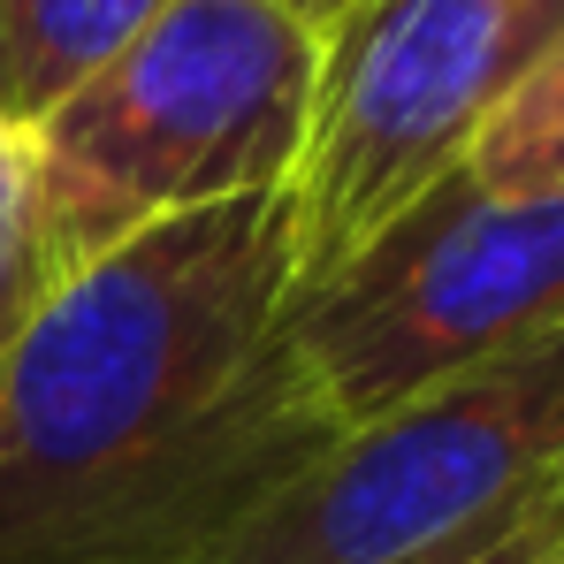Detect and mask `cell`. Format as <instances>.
<instances>
[{"label": "cell", "mask_w": 564, "mask_h": 564, "mask_svg": "<svg viewBox=\"0 0 564 564\" xmlns=\"http://www.w3.org/2000/svg\"><path fill=\"white\" fill-rule=\"evenodd\" d=\"M169 0H0V115L46 122Z\"/></svg>", "instance_id": "cell-6"}, {"label": "cell", "mask_w": 564, "mask_h": 564, "mask_svg": "<svg viewBox=\"0 0 564 564\" xmlns=\"http://www.w3.org/2000/svg\"><path fill=\"white\" fill-rule=\"evenodd\" d=\"M321 39L275 0H169L99 77L31 122L62 275L198 206L282 191Z\"/></svg>", "instance_id": "cell-2"}, {"label": "cell", "mask_w": 564, "mask_h": 564, "mask_svg": "<svg viewBox=\"0 0 564 564\" xmlns=\"http://www.w3.org/2000/svg\"><path fill=\"white\" fill-rule=\"evenodd\" d=\"M564 328V191L451 176L297 305V359L336 427Z\"/></svg>", "instance_id": "cell-5"}, {"label": "cell", "mask_w": 564, "mask_h": 564, "mask_svg": "<svg viewBox=\"0 0 564 564\" xmlns=\"http://www.w3.org/2000/svg\"><path fill=\"white\" fill-rule=\"evenodd\" d=\"M290 328V191L77 260L0 351V564H198L344 435Z\"/></svg>", "instance_id": "cell-1"}, {"label": "cell", "mask_w": 564, "mask_h": 564, "mask_svg": "<svg viewBox=\"0 0 564 564\" xmlns=\"http://www.w3.org/2000/svg\"><path fill=\"white\" fill-rule=\"evenodd\" d=\"M534 77H564V23H557V46H550V62H542Z\"/></svg>", "instance_id": "cell-11"}, {"label": "cell", "mask_w": 564, "mask_h": 564, "mask_svg": "<svg viewBox=\"0 0 564 564\" xmlns=\"http://www.w3.org/2000/svg\"><path fill=\"white\" fill-rule=\"evenodd\" d=\"M466 176L480 191H564V77H527L511 93L473 145Z\"/></svg>", "instance_id": "cell-8"}, {"label": "cell", "mask_w": 564, "mask_h": 564, "mask_svg": "<svg viewBox=\"0 0 564 564\" xmlns=\"http://www.w3.org/2000/svg\"><path fill=\"white\" fill-rule=\"evenodd\" d=\"M54 282H62V252L46 229L39 153H31V130L0 115V351L31 328Z\"/></svg>", "instance_id": "cell-7"}, {"label": "cell", "mask_w": 564, "mask_h": 564, "mask_svg": "<svg viewBox=\"0 0 564 564\" xmlns=\"http://www.w3.org/2000/svg\"><path fill=\"white\" fill-rule=\"evenodd\" d=\"M275 8H290V15H297V23L321 39L328 23H344V15H351V8H367V0H275Z\"/></svg>", "instance_id": "cell-10"}, {"label": "cell", "mask_w": 564, "mask_h": 564, "mask_svg": "<svg viewBox=\"0 0 564 564\" xmlns=\"http://www.w3.org/2000/svg\"><path fill=\"white\" fill-rule=\"evenodd\" d=\"M564 488V328L344 427L198 564H397Z\"/></svg>", "instance_id": "cell-4"}, {"label": "cell", "mask_w": 564, "mask_h": 564, "mask_svg": "<svg viewBox=\"0 0 564 564\" xmlns=\"http://www.w3.org/2000/svg\"><path fill=\"white\" fill-rule=\"evenodd\" d=\"M397 564H564V488L519 503V511H496L466 534H443Z\"/></svg>", "instance_id": "cell-9"}, {"label": "cell", "mask_w": 564, "mask_h": 564, "mask_svg": "<svg viewBox=\"0 0 564 564\" xmlns=\"http://www.w3.org/2000/svg\"><path fill=\"white\" fill-rule=\"evenodd\" d=\"M564 0H367L321 31L290 169L297 305L344 275L427 191L466 176L511 93L550 62Z\"/></svg>", "instance_id": "cell-3"}]
</instances>
